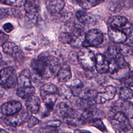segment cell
<instances>
[{
	"label": "cell",
	"mask_w": 133,
	"mask_h": 133,
	"mask_svg": "<svg viewBox=\"0 0 133 133\" xmlns=\"http://www.w3.org/2000/svg\"><path fill=\"white\" fill-rule=\"evenodd\" d=\"M31 66L39 77L48 79L57 75L61 65L57 57L48 53H43L32 60Z\"/></svg>",
	"instance_id": "6da1fadb"
},
{
	"label": "cell",
	"mask_w": 133,
	"mask_h": 133,
	"mask_svg": "<svg viewBox=\"0 0 133 133\" xmlns=\"http://www.w3.org/2000/svg\"><path fill=\"white\" fill-rule=\"evenodd\" d=\"M78 63L85 71H92L95 69L96 56L88 48L84 47L77 53Z\"/></svg>",
	"instance_id": "7a4b0ae2"
},
{
	"label": "cell",
	"mask_w": 133,
	"mask_h": 133,
	"mask_svg": "<svg viewBox=\"0 0 133 133\" xmlns=\"http://www.w3.org/2000/svg\"><path fill=\"white\" fill-rule=\"evenodd\" d=\"M111 123L116 133H130L132 127L129 119L122 113L117 112L111 119Z\"/></svg>",
	"instance_id": "3957f363"
},
{
	"label": "cell",
	"mask_w": 133,
	"mask_h": 133,
	"mask_svg": "<svg viewBox=\"0 0 133 133\" xmlns=\"http://www.w3.org/2000/svg\"><path fill=\"white\" fill-rule=\"evenodd\" d=\"M108 22L110 28L121 31L127 37L130 36L133 32V25L124 16H113L109 19Z\"/></svg>",
	"instance_id": "277c9868"
},
{
	"label": "cell",
	"mask_w": 133,
	"mask_h": 133,
	"mask_svg": "<svg viewBox=\"0 0 133 133\" xmlns=\"http://www.w3.org/2000/svg\"><path fill=\"white\" fill-rule=\"evenodd\" d=\"M17 74L15 69L11 66L0 71V86L4 89L14 87L17 83Z\"/></svg>",
	"instance_id": "5b68a950"
},
{
	"label": "cell",
	"mask_w": 133,
	"mask_h": 133,
	"mask_svg": "<svg viewBox=\"0 0 133 133\" xmlns=\"http://www.w3.org/2000/svg\"><path fill=\"white\" fill-rule=\"evenodd\" d=\"M24 6L25 11L24 23L28 28L33 27L37 22L38 12L35 3L31 0L26 1Z\"/></svg>",
	"instance_id": "8992f818"
},
{
	"label": "cell",
	"mask_w": 133,
	"mask_h": 133,
	"mask_svg": "<svg viewBox=\"0 0 133 133\" xmlns=\"http://www.w3.org/2000/svg\"><path fill=\"white\" fill-rule=\"evenodd\" d=\"M103 41V34L102 32L98 29H91L85 33L82 46L86 48L94 47L101 44Z\"/></svg>",
	"instance_id": "52a82bcc"
},
{
	"label": "cell",
	"mask_w": 133,
	"mask_h": 133,
	"mask_svg": "<svg viewBox=\"0 0 133 133\" xmlns=\"http://www.w3.org/2000/svg\"><path fill=\"white\" fill-rule=\"evenodd\" d=\"M28 117V111L24 109H21L15 114L6 116L4 119V122L10 127H18L23 124Z\"/></svg>",
	"instance_id": "ba28073f"
},
{
	"label": "cell",
	"mask_w": 133,
	"mask_h": 133,
	"mask_svg": "<svg viewBox=\"0 0 133 133\" xmlns=\"http://www.w3.org/2000/svg\"><path fill=\"white\" fill-rule=\"evenodd\" d=\"M116 94L115 87L112 85H108L100 91L97 92L94 101L97 104H103L106 101L113 99Z\"/></svg>",
	"instance_id": "9c48e42d"
},
{
	"label": "cell",
	"mask_w": 133,
	"mask_h": 133,
	"mask_svg": "<svg viewBox=\"0 0 133 133\" xmlns=\"http://www.w3.org/2000/svg\"><path fill=\"white\" fill-rule=\"evenodd\" d=\"M112 110L114 113L119 112L128 119H133V103L128 100L119 99L116 101L114 104Z\"/></svg>",
	"instance_id": "30bf717a"
},
{
	"label": "cell",
	"mask_w": 133,
	"mask_h": 133,
	"mask_svg": "<svg viewBox=\"0 0 133 133\" xmlns=\"http://www.w3.org/2000/svg\"><path fill=\"white\" fill-rule=\"evenodd\" d=\"M104 117V114L102 111L92 106L83 111L81 114L82 124H90L96 119H102Z\"/></svg>",
	"instance_id": "8fae6325"
},
{
	"label": "cell",
	"mask_w": 133,
	"mask_h": 133,
	"mask_svg": "<svg viewBox=\"0 0 133 133\" xmlns=\"http://www.w3.org/2000/svg\"><path fill=\"white\" fill-rule=\"evenodd\" d=\"M2 49L5 54L16 59H21L23 56V51L21 49L12 42L7 41L2 46Z\"/></svg>",
	"instance_id": "7c38bea8"
},
{
	"label": "cell",
	"mask_w": 133,
	"mask_h": 133,
	"mask_svg": "<svg viewBox=\"0 0 133 133\" xmlns=\"http://www.w3.org/2000/svg\"><path fill=\"white\" fill-rule=\"evenodd\" d=\"M95 69L99 74H105L109 71V61L104 54H97L96 56Z\"/></svg>",
	"instance_id": "4fadbf2b"
},
{
	"label": "cell",
	"mask_w": 133,
	"mask_h": 133,
	"mask_svg": "<svg viewBox=\"0 0 133 133\" xmlns=\"http://www.w3.org/2000/svg\"><path fill=\"white\" fill-rule=\"evenodd\" d=\"M22 109V104L18 101H9L3 103L1 107L3 114L8 116L15 114Z\"/></svg>",
	"instance_id": "5bb4252c"
},
{
	"label": "cell",
	"mask_w": 133,
	"mask_h": 133,
	"mask_svg": "<svg viewBox=\"0 0 133 133\" xmlns=\"http://www.w3.org/2000/svg\"><path fill=\"white\" fill-rule=\"evenodd\" d=\"M62 118L63 122L70 126H77L82 124L81 114L72 108Z\"/></svg>",
	"instance_id": "9a60e30c"
},
{
	"label": "cell",
	"mask_w": 133,
	"mask_h": 133,
	"mask_svg": "<svg viewBox=\"0 0 133 133\" xmlns=\"http://www.w3.org/2000/svg\"><path fill=\"white\" fill-rule=\"evenodd\" d=\"M47 10L51 14H58L62 11L65 6L64 0H45Z\"/></svg>",
	"instance_id": "2e32d148"
},
{
	"label": "cell",
	"mask_w": 133,
	"mask_h": 133,
	"mask_svg": "<svg viewBox=\"0 0 133 133\" xmlns=\"http://www.w3.org/2000/svg\"><path fill=\"white\" fill-rule=\"evenodd\" d=\"M108 34L110 40L115 44H123L127 39V36L124 33L111 28L108 29Z\"/></svg>",
	"instance_id": "e0dca14e"
},
{
	"label": "cell",
	"mask_w": 133,
	"mask_h": 133,
	"mask_svg": "<svg viewBox=\"0 0 133 133\" xmlns=\"http://www.w3.org/2000/svg\"><path fill=\"white\" fill-rule=\"evenodd\" d=\"M72 76V71L70 66L66 64H63L60 68L56 77L58 81L60 83L68 82Z\"/></svg>",
	"instance_id": "ac0fdd59"
},
{
	"label": "cell",
	"mask_w": 133,
	"mask_h": 133,
	"mask_svg": "<svg viewBox=\"0 0 133 133\" xmlns=\"http://www.w3.org/2000/svg\"><path fill=\"white\" fill-rule=\"evenodd\" d=\"M18 87H26L32 86L31 75L28 69H24L20 73L17 78Z\"/></svg>",
	"instance_id": "d6986e66"
},
{
	"label": "cell",
	"mask_w": 133,
	"mask_h": 133,
	"mask_svg": "<svg viewBox=\"0 0 133 133\" xmlns=\"http://www.w3.org/2000/svg\"><path fill=\"white\" fill-rule=\"evenodd\" d=\"M40 105L41 101L39 98L34 95L26 98L25 106L28 110L32 114H36L38 112Z\"/></svg>",
	"instance_id": "ffe728a7"
},
{
	"label": "cell",
	"mask_w": 133,
	"mask_h": 133,
	"mask_svg": "<svg viewBox=\"0 0 133 133\" xmlns=\"http://www.w3.org/2000/svg\"><path fill=\"white\" fill-rule=\"evenodd\" d=\"M130 71V68L128 64L120 66L117 70L110 73V77L116 80H124L128 75Z\"/></svg>",
	"instance_id": "44dd1931"
},
{
	"label": "cell",
	"mask_w": 133,
	"mask_h": 133,
	"mask_svg": "<svg viewBox=\"0 0 133 133\" xmlns=\"http://www.w3.org/2000/svg\"><path fill=\"white\" fill-rule=\"evenodd\" d=\"M76 17L78 21L84 25H89L96 21L95 18L93 16L82 10H79L76 12Z\"/></svg>",
	"instance_id": "7402d4cb"
},
{
	"label": "cell",
	"mask_w": 133,
	"mask_h": 133,
	"mask_svg": "<svg viewBox=\"0 0 133 133\" xmlns=\"http://www.w3.org/2000/svg\"><path fill=\"white\" fill-rule=\"evenodd\" d=\"M59 96V93H55L47 95L42 98L46 109L49 111L53 110L55 103Z\"/></svg>",
	"instance_id": "603a6c76"
},
{
	"label": "cell",
	"mask_w": 133,
	"mask_h": 133,
	"mask_svg": "<svg viewBox=\"0 0 133 133\" xmlns=\"http://www.w3.org/2000/svg\"><path fill=\"white\" fill-rule=\"evenodd\" d=\"M71 90L72 94L75 97H78L81 93L84 87L83 82L79 79H75L73 80L68 85Z\"/></svg>",
	"instance_id": "cb8c5ba5"
},
{
	"label": "cell",
	"mask_w": 133,
	"mask_h": 133,
	"mask_svg": "<svg viewBox=\"0 0 133 133\" xmlns=\"http://www.w3.org/2000/svg\"><path fill=\"white\" fill-rule=\"evenodd\" d=\"M55 93H59V88L54 84L47 83L41 87L40 94L42 98L47 95Z\"/></svg>",
	"instance_id": "d4e9b609"
},
{
	"label": "cell",
	"mask_w": 133,
	"mask_h": 133,
	"mask_svg": "<svg viewBox=\"0 0 133 133\" xmlns=\"http://www.w3.org/2000/svg\"><path fill=\"white\" fill-rule=\"evenodd\" d=\"M16 93L17 95L21 98H28L34 95L35 89L33 86L26 87H18Z\"/></svg>",
	"instance_id": "484cf974"
},
{
	"label": "cell",
	"mask_w": 133,
	"mask_h": 133,
	"mask_svg": "<svg viewBox=\"0 0 133 133\" xmlns=\"http://www.w3.org/2000/svg\"><path fill=\"white\" fill-rule=\"evenodd\" d=\"M72 108L64 102H61L59 103L55 109V114L60 117H63L66 114L70 111Z\"/></svg>",
	"instance_id": "4316f807"
},
{
	"label": "cell",
	"mask_w": 133,
	"mask_h": 133,
	"mask_svg": "<svg viewBox=\"0 0 133 133\" xmlns=\"http://www.w3.org/2000/svg\"><path fill=\"white\" fill-rule=\"evenodd\" d=\"M119 99L129 100L133 98V90L129 87L123 86L119 89L118 94Z\"/></svg>",
	"instance_id": "83f0119b"
},
{
	"label": "cell",
	"mask_w": 133,
	"mask_h": 133,
	"mask_svg": "<svg viewBox=\"0 0 133 133\" xmlns=\"http://www.w3.org/2000/svg\"><path fill=\"white\" fill-rule=\"evenodd\" d=\"M104 0H76L78 4L84 9H89L95 7Z\"/></svg>",
	"instance_id": "f1b7e54d"
},
{
	"label": "cell",
	"mask_w": 133,
	"mask_h": 133,
	"mask_svg": "<svg viewBox=\"0 0 133 133\" xmlns=\"http://www.w3.org/2000/svg\"><path fill=\"white\" fill-rule=\"evenodd\" d=\"M59 96L63 97L65 99H69L72 96L71 90L68 85L63 84L59 89Z\"/></svg>",
	"instance_id": "f546056e"
},
{
	"label": "cell",
	"mask_w": 133,
	"mask_h": 133,
	"mask_svg": "<svg viewBox=\"0 0 133 133\" xmlns=\"http://www.w3.org/2000/svg\"><path fill=\"white\" fill-rule=\"evenodd\" d=\"M0 2L12 7H21L24 6L26 0H0Z\"/></svg>",
	"instance_id": "4dcf8cb0"
},
{
	"label": "cell",
	"mask_w": 133,
	"mask_h": 133,
	"mask_svg": "<svg viewBox=\"0 0 133 133\" xmlns=\"http://www.w3.org/2000/svg\"><path fill=\"white\" fill-rule=\"evenodd\" d=\"M58 39L59 41L63 44H71L72 41V35L71 33L63 32L60 33Z\"/></svg>",
	"instance_id": "1f68e13d"
},
{
	"label": "cell",
	"mask_w": 133,
	"mask_h": 133,
	"mask_svg": "<svg viewBox=\"0 0 133 133\" xmlns=\"http://www.w3.org/2000/svg\"><path fill=\"white\" fill-rule=\"evenodd\" d=\"M34 133H58V130L57 128L50 126L41 127L34 130Z\"/></svg>",
	"instance_id": "d6a6232c"
},
{
	"label": "cell",
	"mask_w": 133,
	"mask_h": 133,
	"mask_svg": "<svg viewBox=\"0 0 133 133\" xmlns=\"http://www.w3.org/2000/svg\"><path fill=\"white\" fill-rule=\"evenodd\" d=\"M89 124L91 125V126H93L96 127L97 128H98L99 130H100L102 132H104L107 131V128L104 124H103L102 121V119H100V118L96 119L93 121H92Z\"/></svg>",
	"instance_id": "836d02e7"
},
{
	"label": "cell",
	"mask_w": 133,
	"mask_h": 133,
	"mask_svg": "<svg viewBox=\"0 0 133 133\" xmlns=\"http://www.w3.org/2000/svg\"><path fill=\"white\" fill-rule=\"evenodd\" d=\"M124 83L126 86L133 87V69L130 70L128 75L124 79Z\"/></svg>",
	"instance_id": "e575fe53"
},
{
	"label": "cell",
	"mask_w": 133,
	"mask_h": 133,
	"mask_svg": "<svg viewBox=\"0 0 133 133\" xmlns=\"http://www.w3.org/2000/svg\"><path fill=\"white\" fill-rule=\"evenodd\" d=\"M11 8L0 7V20L8 16H10Z\"/></svg>",
	"instance_id": "d590c367"
},
{
	"label": "cell",
	"mask_w": 133,
	"mask_h": 133,
	"mask_svg": "<svg viewBox=\"0 0 133 133\" xmlns=\"http://www.w3.org/2000/svg\"><path fill=\"white\" fill-rule=\"evenodd\" d=\"M39 120L34 116H31L28 121V126L29 127H32L38 124Z\"/></svg>",
	"instance_id": "8d00e7d4"
},
{
	"label": "cell",
	"mask_w": 133,
	"mask_h": 133,
	"mask_svg": "<svg viewBox=\"0 0 133 133\" xmlns=\"http://www.w3.org/2000/svg\"><path fill=\"white\" fill-rule=\"evenodd\" d=\"M9 36L0 30V46H2L6 42L8 41Z\"/></svg>",
	"instance_id": "74e56055"
},
{
	"label": "cell",
	"mask_w": 133,
	"mask_h": 133,
	"mask_svg": "<svg viewBox=\"0 0 133 133\" xmlns=\"http://www.w3.org/2000/svg\"><path fill=\"white\" fill-rule=\"evenodd\" d=\"M47 125L48 126H50L54 128H57L60 126L61 122L58 119L51 120V121H48L47 123Z\"/></svg>",
	"instance_id": "f35d334b"
},
{
	"label": "cell",
	"mask_w": 133,
	"mask_h": 133,
	"mask_svg": "<svg viewBox=\"0 0 133 133\" xmlns=\"http://www.w3.org/2000/svg\"><path fill=\"white\" fill-rule=\"evenodd\" d=\"M3 29L6 32L10 33V32H11L13 30L14 26L11 23L8 22V23H6L4 24Z\"/></svg>",
	"instance_id": "ab89813d"
},
{
	"label": "cell",
	"mask_w": 133,
	"mask_h": 133,
	"mask_svg": "<svg viewBox=\"0 0 133 133\" xmlns=\"http://www.w3.org/2000/svg\"><path fill=\"white\" fill-rule=\"evenodd\" d=\"M129 47V49H130V53L131 54V55L132 56H133V38L132 39V40L130 42V45H127Z\"/></svg>",
	"instance_id": "60d3db41"
},
{
	"label": "cell",
	"mask_w": 133,
	"mask_h": 133,
	"mask_svg": "<svg viewBox=\"0 0 133 133\" xmlns=\"http://www.w3.org/2000/svg\"><path fill=\"white\" fill-rule=\"evenodd\" d=\"M5 89L2 87L0 86V98L2 97L5 93Z\"/></svg>",
	"instance_id": "b9f144b4"
},
{
	"label": "cell",
	"mask_w": 133,
	"mask_h": 133,
	"mask_svg": "<svg viewBox=\"0 0 133 133\" xmlns=\"http://www.w3.org/2000/svg\"><path fill=\"white\" fill-rule=\"evenodd\" d=\"M0 133H9L7 131H6L4 129H3L2 128H0Z\"/></svg>",
	"instance_id": "7bdbcfd3"
},
{
	"label": "cell",
	"mask_w": 133,
	"mask_h": 133,
	"mask_svg": "<svg viewBox=\"0 0 133 133\" xmlns=\"http://www.w3.org/2000/svg\"><path fill=\"white\" fill-rule=\"evenodd\" d=\"M77 133H91V132H89V131H85V130H84V131H78V132H77Z\"/></svg>",
	"instance_id": "ee69618b"
},
{
	"label": "cell",
	"mask_w": 133,
	"mask_h": 133,
	"mask_svg": "<svg viewBox=\"0 0 133 133\" xmlns=\"http://www.w3.org/2000/svg\"><path fill=\"white\" fill-rule=\"evenodd\" d=\"M130 133H132V132H130Z\"/></svg>",
	"instance_id": "f6af8a7d"
},
{
	"label": "cell",
	"mask_w": 133,
	"mask_h": 133,
	"mask_svg": "<svg viewBox=\"0 0 133 133\" xmlns=\"http://www.w3.org/2000/svg\"><path fill=\"white\" fill-rule=\"evenodd\" d=\"M132 6H133V4H132Z\"/></svg>",
	"instance_id": "bcb514c9"
}]
</instances>
